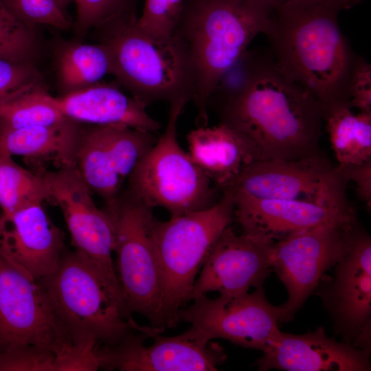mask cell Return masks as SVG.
Listing matches in <instances>:
<instances>
[{
    "instance_id": "cell-1",
    "label": "cell",
    "mask_w": 371,
    "mask_h": 371,
    "mask_svg": "<svg viewBox=\"0 0 371 371\" xmlns=\"http://www.w3.org/2000/svg\"><path fill=\"white\" fill-rule=\"evenodd\" d=\"M212 99L220 122L245 135L259 160L298 159L321 153L322 107L282 74L270 50H247Z\"/></svg>"
},
{
    "instance_id": "cell-2",
    "label": "cell",
    "mask_w": 371,
    "mask_h": 371,
    "mask_svg": "<svg viewBox=\"0 0 371 371\" xmlns=\"http://www.w3.org/2000/svg\"><path fill=\"white\" fill-rule=\"evenodd\" d=\"M362 1L289 0L273 10L264 33L278 70L308 91L322 112L339 104L350 106V89L362 57L342 33L338 16Z\"/></svg>"
},
{
    "instance_id": "cell-3",
    "label": "cell",
    "mask_w": 371,
    "mask_h": 371,
    "mask_svg": "<svg viewBox=\"0 0 371 371\" xmlns=\"http://www.w3.org/2000/svg\"><path fill=\"white\" fill-rule=\"evenodd\" d=\"M273 10L260 0H186L175 30L191 65L197 126H207L208 100L253 38L264 34Z\"/></svg>"
},
{
    "instance_id": "cell-4",
    "label": "cell",
    "mask_w": 371,
    "mask_h": 371,
    "mask_svg": "<svg viewBox=\"0 0 371 371\" xmlns=\"http://www.w3.org/2000/svg\"><path fill=\"white\" fill-rule=\"evenodd\" d=\"M38 281L74 343L115 346L133 333L153 329L133 319L118 280L75 250H66L57 269Z\"/></svg>"
},
{
    "instance_id": "cell-5",
    "label": "cell",
    "mask_w": 371,
    "mask_h": 371,
    "mask_svg": "<svg viewBox=\"0 0 371 371\" xmlns=\"http://www.w3.org/2000/svg\"><path fill=\"white\" fill-rule=\"evenodd\" d=\"M137 19L135 7L96 28L100 43L111 54V74L147 105L158 100H192V68L179 38L173 34L168 40H157L139 27Z\"/></svg>"
},
{
    "instance_id": "cell-6",
    "label": "cell",
    "mask_w": 371,
    "mask_h": 371,
    "mask_svg": "<svg viewBox=\"0 0 371 371\" xmlns=\"http://www.w3.org/2000/svg\"><path fill=\"white\" fill-rule=\"evenodd\" d=\"M231 194L222 192L212 206L160 221L155 217L152 236L159 272L161 302L155 326L174 328L196 276L222 232L234 219Z\"/></svg>"
},
{
    "instance_id": "cell-7",
    "label": "cell",
    "mask_w": 371,
    "mask_h": 371,
    "mask_svg": "<svg viewBox=\"0 0 371 371\" xmlns=\"http://www.w3.org/2000/svg\"><path fill=\"white\" fill-rule=\"evenodd\" d=\"M188 100L170 103L162 135L129 176L126 190L145 205L166 209L170 217L209 207L216 201L210 179L181 148L177 123Z\"/></svg>"
},
{
    "instance_id": "cell-8",
    "label": "cell",
    "mask_w": 371,
    "mask_h": 371,
    "mask_svg": "<svg viewBox=\"0 0 371 371\" xmlns=\"http://www.w3.org/2000/svg\"><path fill=\"white\" fill-rule=\"evenodd\" d=\"M104 209L114 227L116 275L131 313L155 327L161 302L159 272L152 236L153 208L126 190Z\"/></svg>"
},
{
    "instance_id": "cell-9",
    "label": "cell",
    "mask_w": 371,
    "mask_h": 371,
    "mask_svg": "<svg viewBox=\"0 0 371 371\" xmlns=\"http://www.w3.org/2000/svg\"><path fill=\"white\" fill-rule=\"evenodd\" d=\"M74 344L39 282L0 244V351L34 346L58 358Z\"/></svg>"
},
{
    "instance_id": "cell-10",
    "label": "cell",
    "mask_w": 371,
    "mask_h": 371,
    "mask_svg": "<svg viewBox=\"0 0 371 371\" xmlns=\"http://www.w3.org/2000/svg\"><path fill=\"white\" fill-rule=\"evenodd\" d=\"M348 182L340 168L319 153L298 159L256 161L223 192L348 207L352 206L346 194Z\"/></svg>"
},
{
    "instance_id": "cell-11",
    "label": "cell",
    "mask_w": 371,
    "mask_h": 371,
    "mask_svg": "<svg viewBox=\"0 0 371 371\" xmlns=\"http://www.w3.org/2000/svg\"><path fill=\"white\" fill-rule=\"evenodd\" d=\"M357 227V218L329 222L272 244V269L288 293L280 305L282 322L293 318L325 272L335 266Z\"/></svg>"
},
{
    "instance_id": "cell-12",
    "label": "cell",
    "mask_w": 371,
    "mask_h": 371,
    "mask_svg": "<svg viewBox=\"0 0 371 371\" xmlns=\"http://www.w3.org/2000/svg\"><path fill=\"white\" fill-rule=\"evenodd\" d=\"M331 277L316 288L343 341L370 350L371 238L357 227Z\"/></svg>"
},
{
    "instance_id": "cell-13",
    "label": "cell",
    "mask_w": 371,
    "mask_h": 371,
    "mask_svg": "<svg viewBox=\"0 0 371 371\" xmlns=\"http://www.w3.org/2000/svg\"><path fill=\"white\" fill-rule=\"evenodd\" d=\"M164 330L135 332L115 346H100L101 369L122 371H214L227 356L218 343L190 326L175 336Z\"/></svg>"
},
{
    "instance_id": "cell-14",
    "label": "cell",
    "mask_w": 371,
    "mask_h": 371,
    "mask_svg": "<svg viewBox=\"0 0 371 371\" xmlns=\"http://www.w3.org/2000/svg\"><path fill=\"white\" fill-rule=\"evenodd\" d=\"M153 133L120 124L82 125L74 165L91 191L108 203L156 142Z\"/></svg>"
},
{
    "instance_id": "cell-15",
    "label": "cell",
    "mask_w": 371,
    "mask_h": 371,
    "mask_svg": "<svg viewBox=\"0 0 371 371\" xmlns=\"http://www.w3.org/2000/svg\"><path fill=\"white\" fill-rule=\"evenodd\" d=\"M282 316L280 306L267 301L263 286L252 293L214 299L204 295L179 312V322L201 330L210 340L224 339L262 352L279 331Z\"/></svg>"
},
{
    "instance_id": "cell-16",
    "label": "cell",
    "mask_w": 371,
    "mask_h": 371,
    "mask_svg": "<svg viewBox=\"0 0 371 371\" xmlns=\"http://www.w3.org/2000/svg\"><path fill=\"white\" fill-rule=\"evenodd\" d=\"M40 171L47 186L51 202L62 212L74 250L117 280L112 259L115 245L112 221L104 208L95 205L93 192L76 166Z\"/></svg>"
},
{
    "instance_id": "cell-17",
    "label": "cell",
    "mask_w": 371,
    "mask_h": 371,
    "mask_svg": "<svg viewBox=\"0 0 371 371\" xmlns=\"http://www.w3.org/2000/svg\"><path fill=\"white\" fill-rule=\"evenodd\" d=\"M270 242L230 225L222 232L195 280L190 301L210 292L234 295L263 286L272 271Z\"/></svg>"
},
{
    "instance_id": "cell-18",
    "label": "cell",
    "mask_w": 371,
    "mask_h": 371,
    "mask_svg": "<svg viewBox=\"0 0 371 371\" xmlns=\"http://www.w3.org/2000/svg\"><path fill=\"white\" fill-rule=\"evenodd\" d=\"M258 370L368 371L370 350L328 336L322 327L302 335L279 331L262 351Z\"/></svg>"
},
{
    "instance_id": "cell-19",
    "label": "cell",
    "mask_w": 371,
    "mask_h": 371,
    "mask_svg": "<svg viewBox=\"0 0 371 371\" xmlns=\"http://www.w3.org/2000/svg\"><path fill=\"white\" fill-rule=\"evenodd\" d=\"M229 194L234 205V218L242 232L273 243L323 223L357 218L352 206L339 207L305 201L261 199Z\"/></svg>"
},
{
    "instance_id": "cell-20",
    "label": "cell",
    "mask_w": 371,
    "mask_h": 371,
    "mask_svg": "<svg viewBox=\"0 0 371 371\" xmlns=\"http://www.w3.org/2000/svg\"><path fill=\"white\" fill-rule=\"evenodd\" d=\"M0 244L34 279L53 273L67 250L63 232L51 220L42 203L0 215Z\"/></svg>"
},
{
    "instance_id": "cell-21",
    "label": "cell",
    "mask_w": 371,
    "mask_h": 371,
    "mask_svg": "<svg viewBox=\"0 0 371 371\" xmlns=\"http://www.w3.org/2000/svg\"><path fill=\"white\" fill-rule=\"evenodd\" d=\"M187 141L190 157L221 192L260 159L255 145L245 135L221 122L197 126L187 135Z\"/></svg>"
},
{
    "instance_id": "cell-22",
    "label": "cell",
    "mask_w": 371,
    "mask_h": 371,
    "mask_svg": "<svg viewBox=\"0 0 371 371\" xmlns=\"http://www.w3.org/2000/svg\"><path fill=\"white\" fill-rule=\"evenodd\" d=\"M55 99L64 116L79 123L125 125L152 133L161 128L148 113L146 103L126 95L114 85L98 82Z\"/></svg>"
},
{
    "instance_id": "cell-23",
    "label": "cell",
    "mask_w": 371,
    "mask_h": 371,
    "mask_svg": "<svg viewBox=\"0 0 371 371\" xmlns=\"http://www.w3.org/2000/svg\"><path fill=\"white\" fill-rule=\"evenodd\" d=\"M81 123L67 119L52 125L0 128V154L75 166Z\"/></svg>"
},
{
    "instance_id": "cell-24",
    "label": "cell",
    "mask_w": 371,
    "mask_h": 371,
    "mask_svg": "<svg viewBox=\"0 0 371 371\" xmlns=\"http://www.w3.org/2000/svg\"><path fill=\"white\" fill-rule=\"evenodd\" d=\"M337 165L359 164L371 159V113H355L346 104L322 112Z\"/></svg>"
},
{
    "instance_id": "cell-25",
    "label": "cell",
    "mask_w": 371,
    "mask_h": 371,
    "mask_svg": "<svg viewBox=\"0 0 371 371\" xmlns=\"http://www.w3.org/2000/svg\"><path fill=\"white\" fill-rule=\"evenodd\" d=\"M67 119L39 79L16 88L0 100L1 128L52 125Z\"/></svg>"
},
{
    "instance_id": "cell-26",
    "label": "cell",
    "mask_w": 371,
    "mask_h": 371,
    "mask_svg": "<svg viewBox=\"0 0 371 371\" xmlns=\"http://www.w3.org/2000/svg\"><path fill=\"white\" fill-rule=\"evenodd\" d=\"M58 80L63 95L92 86L111 74L112 61L102 43H74L65 45L58 56Z\"/></svg>"
},
{
    "instance_id": "cell-27",
    "label": "cell",
    "mask_w": 371,
    "mask_h": 371,
    "mask_svg": "<svg viewBox=\"0 0 371 371\" xmlns=\"http://www.w3.org/2000/svg\"><path fill=\"white\" fill-rule=\"evenodd\" d=\"M51 202L50 194L41 172L18 164L12 156L0 154V207L2 215L35 203Z\"/></svg>"
},
{
    "instance_id": "cell-28",
    "label": "cell",
    "mask_w": 371,
    "mask_h": 371,
    "mask_svg": "<svg viewBox=\"0 0 371 371\" xmlns=\"http://www.w3.org/2000/svg\"><path fill=\"white\" fill-rule=\"evenodd\" d=\"M36 47L32 25L16 17L0 0V58L14 63H30Z\"/></svg>"
},
{
    "instance_id": "cell-29",
    "label": "cell",
    "mask_w": 371,
    "mask_h": 371,
    "mask_svg": "<svg viewBox=\"0 0 371 371\" xmlns=\"http://www.w3.org/2000/svg\"><path fill=\"white\" fill-rule=\"evenodd\" d=\"M186 0H145L139 27L153 38H170L177 27Z\"/></svg>"
},
{
    "instance_id": "cell-30",
    "label": "cell",
    "mask_w": 371,
    "mask_h": 371,
    "mask_svg": "<svg viewBox=\"0 0 371 371\" xmlns=\"http://www.w3.org/2000/svg\"><path fill=\"white\" fill-rule=\"evenodd\" d=\"M137 0H74L76 20L74 31L82 38L92 28H98L116 15L136 7Z\"/></svg>"
},
{
    "instance_id": "cell-31",
    "label": "cell",
    "mask_w": 371,
    "mask_h": 371,
    "mask_svg": "<svg viewBox=\"0 0 371 371\" xmlns=\"http://www.w3.org/2000/svg\"><path fill=\"white\" fill-rule=\"evenodd\" d=\"M16 17L28 25L45 24L60 30L72 25L56 0H3Z\"/></svg>"
},
{
    "instance_id": "cell-32",
    "label": "cell",
    "mask_w": 371,
    "mask_h": 371,
    "mask_svg": "<svg viewBox=\"0 0 371 371\" xmlns=\"http://www.w3.org/2000/svg\"><path fill=\"white\" fill-rule=\"evenodd\" d=\"M0 371H58L57 356L34 346L0 351Z\"/></svg>"
},
{
    "instance_id": "cell-33",
    "label": "cell",
    "mask_w": 371,
    "mask_h": 371,
    "mask_svg": "<svg viewBox=\"0 0 371 371\" xmlns=\"http://www.w3.org/2000/svg\"><path fill=\"white\" fill-rule=\"evenodd\" d=\"M39 79L30 63H14L0 58V100L8 93Z\"/></svg>"
},
{
    "instance_id": "cell-34",
    "label": "cell",
    "mask_w": 371,
    "mask_h": 371,
    "mask_svg": "<svg viewBox=\"0 0 371 371\" xmlns=\"http://www.w3.org/2000/svg\"><path fill=\"white\" fill-rule=\"evenodd\" d=\"M371 69L361 58L354 74L350 89V105L359 112L371 113Z\"/></svg>"
},
{
    "instance_id": "cell-35",
    "label": "cell",
    "mask_w": 371,
    "mask_h": 371,
    "mask_svg": "<svg viewBox=\"0 0 371 371\" xmlns=\"http://www.w3.org/2000/svg\"><path fill=\"white\" fill-rule=\"evenodd\" d=\"M338 166L346 180L354 183L355 192L359 199L370 210L371 207V159L359 164Z\"/></svg>"
},
{
    "instance_id": "cell-36",
    "label": "cell",
    "mask_w": 371,
    "mask_h": 371,
    "mask_svg": "<svg viewBox=\"0 0 371 371\" xmlns=\"http://www.w3.org/2000/svg\"><path fill=\"white\" fill-rule=\"evenodd\" d=\"M260 1L262 2L265 5H267L270 9L273 10L278 5L286 1H288L289 0H260Z\"/></svg>"
},
{
    "instance_id": "cell-37",
    "label": "cell",
    "mask_w": 371,
    "mask_h": 371,
    "mask_svg": "<svg viewBox=\"0 0 371 371\" xmlns=\"http://www.w3.org/2000/svg\"><path fill=\"white\" fill-rule=\"evenodd\" d=\"M59 8L65 13V10L71 0H56Z\"/></svg>"
}]
</instances>
